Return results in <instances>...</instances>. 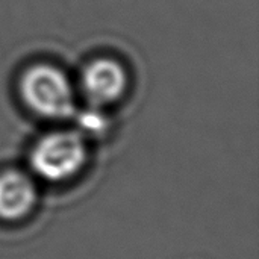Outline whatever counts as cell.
<instances>
[{
	"label": "cell",
	"instance_id": "6da1fadb",
	"mask_svg": "<svg viewBox=\"0 0 259 259\" xmlns=\"http://www.w3.org/2000/svg\"><path fill=\"white\" fill-rule=\"evenodd\" d=\"M21 96L27 106L49 118H65L74 114L73 90L65 74L47 64L30 67L21 77Z\"/></svg>",
	"mask_w": 259,
	"mask_h": 259
},
{
	"label": "cell",
	"instance_id": "7a4b0ae2",
	"mask_svg": "<svg viewBox=\"0 0 259 259\" xmlns=\"http://www.w3.org/2000/svg\"><path fill=\"white\" fill-rule=\"evenodd\" d=\"M85 141L77 132H56L39 140L32 153L30 165L47 181H64L73 176L85 162Z\"/></svg>",
	"mask_w": 259,
	"mask_h": 259
},
{
	"label": "cell",
	"instance_id": "3957f363",
	"mask_svg": "<svg viewBox=\"0 0 259 259\" xmlns=\"http://www.w3.org/2000/svg\"><path fill=\"white\" fill-rule=\"evenodd\" d=\"M126 88V73L112 59H96L82 73V90L94 105L115 102Z\"/></svg>",
	"mask_w": 259,
	"mask_h": 259
},
{
	"label": "cell",
	"instance_id": "277c9868",
	"mask_svg": "<svg viewBox=\"0 0 259 259\" xmlns=\"http://www.w3.org/2000/svg\"><path fill=\"white\" fill-rule=\"evenodd\" d=\"M36 199L33 182L23 173L0 175V219L17 220L26 215Z\"/></svg>",
	"mask_w": 259,
	"mask_h": 259
},
{
	"label": "cell",
	"instance_id": "5b68a950",
	"mask_svg": "<svg viewBox=\"0 0 259 259\" xmlns=\"http://www.w3.org/2000/svg\"><path fill=\"white\" fill-rule=\"evenodd\" d=\"M79 124L80 127L88 132V134H102L106 127V120L102 114L96 112V111H87L83 114H80L79 117Z\"/></svg>",
	"mask_w": 259,
	"mask_h": 259
}]
</instances>
